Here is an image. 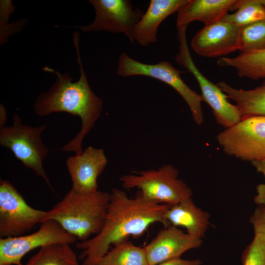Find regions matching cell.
<instances>
[{
    "label": "cell",
    "instance_id": "cell-30",
    "mask_svg": "<svg viewBox=\"0 0 265 265\" xmlns=\"http://www.w3.org/2000/svg\"></svg>",
    "mask_w": 265,
    "mask_h": 265
},
{
    "label": "cell",
    "instance_id": "cell-24",
    "mask_svg": "<svg viewBox=\"0 0 265 265\" xmlns=\"http://www.w3.org/2000/svg\"><path fill=\"white\" fill-rule=\"evenodd\" d=\"M242 265H265V242L254 236L241 255Z\"/></svg>",
    "mask_w": 265,
    "mask_h": 265
},
{
    "label": "cell",
    "instance_id": "cell-27",
    "mask_svg": "<svg viewBox=\"0 0 265 265\" xmlns=\"http://www.w3.org/2000/svg\"><path fill=\"white\" fill-rule=\"evenodd\" d=\"M25 21L21 20L10 24L7 23L8 21H0V45L6 42L9 36L21 30Z\"/></svg>",
    "mask_w": 265,
    "mask_h": 265
},
{
    "label": "cell",
    "instance_id": "cell-29",
    "mask_svg": "<svg viewBox=\"0 0 265 265\" xmlns=\"http://www.w3.org/2000/svg\"><path fill=\"white\" fill-rule=\"evenodd\" d=\"M7 119L6 111L4 106L0 105V128L4 127Z\"/></svg>",
    "mask_w": 265,
    "mask_h": 265
},
{
    "label": "cell",
    "instance_id": "cell-19",
    "mask_svg": "<svg viewBox=\"0 0 265 265\" xmlns=\"http://www.w3.org/2000/svg\"><path fill=\"white\" fill-rule=\"evenodd\" d=\"M217 63L235 69L240 77L265 80V49L241 53L234 57H221Z\"/></svg>",
    "mask_w": 265,
    "mask_h": 265
},
{
    "label": "cell",
    "instance_id": "cell-22",
    "mask_svg": "<svg viewBox=\"0 0 265 265\" xmlns=\"http://www.w3.org/2000/svg\"><path fill=\"white\" fill-rule=\"evenodd\" d=\"M231 10L222 19L242 27L265 19V0H236Z\"/></svg>",
    "mask_w": 265,
    "mask_h": 265
},
{
    "label": "cell",
    "instance_id": "cell-10",
    "mask_svg": "<svg viewBox=\"0 0 265 265\" xmlns=\"http://www.w3.org/2000/svg\"><path fill=\"white\" fill-rule=\"evenodd\" d=\"M96 16L88 26H75L83 32L107 31L122 33L134 44L133 31L144 12L132 5L129 0H89Z\"/></svg>",
    "mask_w": 265,
    "mask_h": 265
},
{
    "label": "cell",
    "instance_id": "cell-18",
    "mask_svg": "<svg viewBox=\"0 0 265 265\" xmlns=\"http://www.w3.org/2000/svg\"><path fill=\"white\" fill-rule=\"evenodd\" d=\"M216 85L228 98L235 101L242 117L265 116V80L260 86L249 90L235 88L223 81Z\"/></svg>",
    "mask_w": 265,
    "mask_h": 265
},
{
    "label": "cell",
    "instance_id": "cell-23",
    "mask_svg": "<svg viewBox=\"0 0 265 265\" xmlns=\"http://www.w3.org/2000/svg\"><path fill=\"white\" fill-rule=\"evenodd\" d=\"M265 49V19L240 27V53Z\"/></svg>",
    "mask_w": 265,
    "mask_h": 265
},
{
    "label": "cell",
    "instance_id": "cell-14",
    "mask_svg": "<svg viewBox=\"0 0 265 265\" xmlns=\"http://www.w3.org/2000/svg\"><path fill=\"white\" fill-rule=\"evenodd\" d=\"M107 159L101 148L87 147L80 155L70 157L66 161L72 182V189L81 193L98 190L97 179L105 169Z\"/></svg>",
    "mask_w": 265,
    "mask_h": 265
},
{
    "label": "cell",
    "instance_id": "cell-16",
    "mask_svg": "<svg viewBox=\"0 0 265 265\" xmlns=\"http://www.w3.org/2000/svg\"><path fill=\"white\" fill-rule=\"evenodd\" d=\"M236 0H189L177 12V27L187 26L193 21L205 26L223 19L232 8Z\"/></svg>",
    "mask_w": 265,
    "mask_h": 265
},
{
    "label": "cell",
    "instance_id": "cell-7",
    "mask_svg": "<svg viewBox=\"0 0 265 265\" xmlns=\"http://www.w3.org/2000/svg\"><path fill=\"white\" fill-rule=\"evenodd\" d=\"M224 153L243 161L265 160V116H247L216 137Z\"/></svg>",
    "mask_w": 265,
    "mask_h": 265
},
{
    "label": "cell",
    "instance_id": "cell-5",
    "mask_svg": "<svg viewBox=\"0 0 265 265\" xmlns=\"http://www.w3.org/2000/svg\"><path fill=\"white\" fill-rule=\"evenodd\" d=\"M13 118L12 126L0 128V145L10 149L23 164L33 170L52 188L43 166V160L49 150L42 142L41 133L47 125L34 128L22 124L17 113Z\"/></svg>",
    "mask_w": 265,
    "mask_h": 265
},
{
    "label": "cell",
    "instance_id": "cell-26",
    "mask_svg": "<svg viewBox=\"0 0 265 265\" xmlns=\"http://www.w3.org/2000/svg\"><path fill=\"white\" fill-rule=\"evenodd\" d=\"M256 171L262 173L265 179V160L251 162ZM256 194L254 197V202L258 205L265 204V182L258 184L256 187Z\"/></svg>",
    "mask_w": 265,
    "mask_h": 265
},
{
    "label": "cell",
    "instance_id": "cell-28",
    "mask_svg": "<svg viewBox=\"0 0 265 265\" xmlns=\"http://www.w3.org/2000/svg\"><path fill=\"white\" fill-rule=\"evenodd\" d=\"M202 261L199 259L185 260L178 258L166 261L157 265H201Z\"/></svg>",
    "mask_w": 265,
    "mask_h": 265
},
{
    "label": "cell",
    "instance_id": "cell-6",
    "mask_svg": "<svg viewBox=\"0 0 265 265\" xmlns=\"http://www.w3.org/2000/svg\"><path fill=\"white\" fill-rule=\"evenodd\" d=\"M183 73L168 61H161L155 64H146L132 58L125 53L120 55L117 69V74L120 77L147 76L170 85L186 101L196 124L201 125L204 121L201 106L203 98L182 79L180 75Z\"/></svg>",
    "mask_w": 265,
    "mask_h": 265
},
{
    "label": "cell",
    "instance_id": "cell-1",
    "mask_svg": "<svg viewBox=\"0 0 265 265\" xmlns=\"http://www.w3.org/2000/svg\"><path fill=\"white\" fill-rule=\"evenodd\" d=\"M169 207L145 200L139 194L131 198L124 190L113 188L102 230L92 238L76 244L83 250L79 256L83 260L81 265H97L111 245L127 240L130 236L140 237L154 223L169 226L165 217Z\"/></svg>",
    "mask_w": 265,
    "mask_h": 265
},
{
    "label": "cell",
    "instance_id": "cell-4",
    "mask_svg": "<svg viewBox=\"0 0 265 265\" xmlns=\"http://www.w3.org/2000/svg\"><path fill=\"white\" fill-rule=\"evenodd\" d=\"M132 172L136 175H123L119 180L125 189L139 188V195L145 200L173 205L192 197L191 189L178 178L179 171L171 164Z\"/></svg>",
    "mask_w": 265,
    "mask_h": 265
},
{
    "label": "cell",
    "instance_id": "cell-2",
    "mask_svg": "<svg viewBox=\"0 0 265 265\" xmlns=\"http://www.w3.org/2000/svg\"><path fill=\"white\" fill-rule=\"evenodd\" d=\"M80 35L77 31L73 34V41L77 54L80 66V77L76 82L66 73L61 74L48 66L43 68L45 71L54 73L56 80L45 93H41L36 100L34 109L39 116L51 113L65 112L79 116L81 120V129L76 136L60 150L66 152L74 151L76 155L82 154V142L90 132L100 117L103 109V101L92 90L83 68L80 53Z\"/></svg>",
    "mask_w": 265,
    "mask_h": 265
},
{
    "label": "cell",
    "instance_id": "cell-21",
    "mask_svg": "<svg viewBox=\"0 0 265 265\" xmlns=\"http://www.w3.org/2000/svg\"><path fill=\"white\" fill-rule=\"evenodd\" d=\"M97 265H149L144 247L128 240L114 246Z\"/></svg>",
    "mask_w": 265,
    "mask_h": 265
},
{
    "label": "cell",
    "instance_id": "cell-25",
    "mask_svg": "<svg viewBox=\"0 0 265 265\" xmlns=\"http://www.w3.org/2000/svg\"><path fill=\"white\" fill-rule=\"evenodd\" d=\"M254 236L260 237L265 242V204L258 205L249 219Z\"/></svg>",
    "mask_w": 265,
    "mask_h": 265
},
{
    "label": "cell",
    "instance_id": "cell-9",
    "mask_svg": "<svg viewBox=\"0 0 265 265\" xmlns=\"http://www.w3.org/2000/svg\"><path fill=\"white\" fill-rule=\"evenodd\" d=\"M77 238L56 221L45 220L37 231L28 235L0 238V265H23V257L32 250L53 243H75Z\"/></svg>",
    "mask_w": 265,
    "mask_h": 265
},
{
    "label": "cell",
    "instance_id": "cell-17",
    "mask_svg": "<svg viewBox=\"0 0 265 265\" xmlns=\"http://www.w3.org/2000/svg\"><path fill=\"white\" fill-rule=\"evenodd\" d=\"M165 217L169 225L183 227L187 234L200 238L211 225L209 212L197 207L192 197L169 205Z\"/></svg>",
    "mask_w": 265,
    "mask_h": 265
},
{
    "label": "cell",
    "instance_id": "cell-3",
    "mask_svg": "<svg viewBox=\"0 0 265 265\" xmlns=\"http://www.w3.org/2000/svg\"><path fill=\"white\" fill-rule=\"evenodd\" d=\"M109 200L110 193L106 192L85 193L71 189L47 211L44 221H56L77 239L84 241L102 230Z\"/></svg>",
    "mask_w": 265,
    "mask_h": 265
},
{
    "label": "cell",
    "instance_id": "cell-11",
    "mask_svg": "<svg viewBox=\"0 0 265 265\" xmlns=\"http://www.w3.org/2000/svg\"><path fill=\"white\" fill-rule=\"evenodd\" d=\"M175 57L176 61L191 73L197 80L203 101L212 108L217 123L225 129L238 124L241 120L242 115L237 106L231 104L227 95L218 86L199 71L192 60L187 44L181 45Z\"/></svg>",
    "mask_w": 265,
    "mask_h": 265
},
{
    "label": "cell",
    "instance_id": "cell-8",
    "mask_svg": "<svg viewBox=\"0 0 265 265\" xmlns=\"http://www.w3.org/2000/svg\"><path fill=\"white\" fill-rule=\"evenodd\" d=\"M47 211L29 206L16 188L7 180L0 181V238L25 235L42 222Z\"/></svg>",
    "mask_w": 265,
    "mask_h": 265
},
{
    "label": "cell",
    "instance_id": "cell-12",
    "mask_svg": "<svg viewBox=\"0 0 265 265\" xmlns=\"http://www.w3.org/2000/svg\"><path fill=\"white\" fill-rule=\"evenodd\" d=\"M240 27L223 19L205 26L192 38L191 47L201 56L214 57L238 50Z\"/></svg>",
    "mask_w": 265,
    "mask_h": 265
},
{
    "label": "cell",
    "instance_id": "cell-13",
    "mask_svg": "<svg viewBox=\"0 0 265 265\" xmlns=\"http://www.w3.org/2000/svg\"><path fill=\"white\" fill-rule=\"evenodd\" d=\"M202 238L193 237L173 225L160 230L144 247L149 265L180 258L185 252L200 247Z\"/></svg>",
    "mask_w": 265,
    "mask_h": 265
},
{
    "label": "cell",
    "instance_id": "cell-15",
    "mask_svg": "<svg viewBox=\"0 0 265 265\" xmlns=\"http://www.w3.org/2000/svg\"><path fill=\"white\" fill-rule=\"evenodd\" d=\"M189 0H151L146 11L135 26L134 42L146 47L157 41V30L169 16L187 3Z\"/></svg>",
    "mask_w": 265,
    "mask_h": 265
},
{
    "label": "cell",
    "instance_id": "cell-20",
    "mask_svg": "<svg viewBox=\"0 0 265 265\" xmlns=\"http://www.w3.org/2000/svg\"><path fill=\"white\" fill-rule=\"evenodd\" d=\"M25 265H79L77 256L66 243H53L40 247Z\"/></svg>",
    "mask_w": 265,
    "mask_h": 265
}]
</instances>
